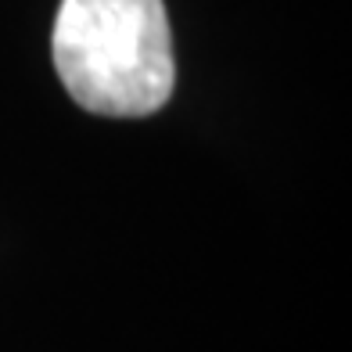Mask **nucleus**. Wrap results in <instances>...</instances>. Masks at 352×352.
Listing matches in <instances>:
<instances>
[{"label":"nucleus","mask_w":352,"mask_h":352,"mask_svg":"<svg viewBox=\"0 0 352 352\" xmlns=\"http://www.w3.org/2000/svg\"><path fill=\"white\" fill-rule=\"evenodd\" d=\"M51 51L69 98L94 116H151L176 83L162 0H61Z\"/></svg>","instance_id":"obj_1"}]
</instances>
